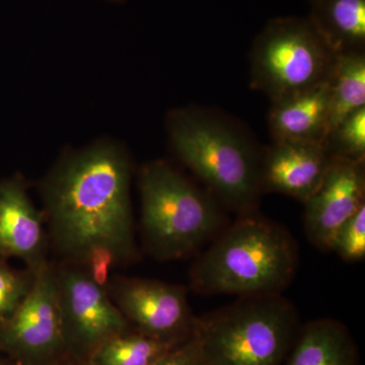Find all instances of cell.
I'll use <instances>...</instances> for the list:
<instances>
[{"label": "cell", "instance_id": "3957f363", "mask_svg": "<svg viewBox=\"0 0 365 365\" xmlns=\"http://www.w3.org/2000/svg\"><path fill=\"white\" fill-rule=\"evenodd\" d=\"M169 132L178 157L218 202L239 215L257 210L262 151L246 131L218 113L190 108L170 114Z\"/></svg>", "mask_w": 365, "mask_h": 365}, {"label": "cell", "instance_id": "44dd1931", "mask_svg": "<svg viewBox=\"0 0 365 365\" xmlns=\"http://www.w3.org/2000/svg\"><path fill=\"white\" fill-rule=\"evenodd\" d=\"M119 265V262L110 250L95 248L86 257L81 268L88 273L91 279L98 287L106 288L110 282V273L113 268Z\"/></svg>", "mask_w": 365, "mask_h": 365}, {"label": "cell", "instance_id": "ac0fdd59", "mask_svg": "<svg viewBox=\"0 0 365 365\" xmlns=\"http://www.w3.org/2000/svg\"><path fill=\"white\" fill-rule=\"evenodd\" d=\"M331 157L365 160V108L343 120L326 137Z\"/></svg>", "mask_w": 365, "mask_h": 365}, {"label": "cell", "instance_id": "d4e9b609", "mask_svg": "<svg viewBox=\"0 0 365 365\" xmlns=\"http://www.w3.org/2000/svg\"><path fill=\"white\" fill-rule=\"evenodd\" d=\"M58 365H71V364H58ZM86 365V364H85Z\"/></svg>", "mask_w": 365, "mask_h": 365}, {"label": "cell", "instance_id": "5bb4252c", "mask_svg": "<svg viewBox=\"0 0 365 365\" xmlns=\"http://www.w3.org/2000/svg\"><path fill=\"white\" fill-rule=\"evenodd\" d=\"M314 30L336 55L365 53V0H309Z\"/></svg>", "mask_w": 365, "mask_h": 365}, {"label": "cell", "instance_id": "2e32d148", "mask_svg": "<svg viewBox=\"0 0 365 365\" xmlns=\"http://www.w3.org/2000/svg\"><path fill=\"white\" fill-rule=\"evenodd\" d=\"M330 86V130L365 108V53L337 55Z\"/></svg>", "mask_w": 365, "mask_h": 365}, {"label": "cell", "instance_id": "8992f818", "mask_svg": "<svg viewBox=\"0 0 365 365\" xmlns=\"http://www.w3.org/2000/svg\"><path fill=\"white\" fill-rule=\"evenodd\" d=\"M336 59L309 19H274L252 47V86L276 102L329 81Z\"/></svg>", "mask_w": 365, "mask_h": 365}, {"label": "cell", "instance_id": "30bf717a", "mask_svg": "<svg viewBox=\"0 0 365 365\" xmlns=\"http://www.w3.org/2000/svg\"><path fill=\"white\" fill-rule=\"evenodd\" d=\"M365 160L332 157L323 182L304 202L307 239L331 251L341 227L365 204Z\"/></svg>", "mask_w": 365, "mask_h": 365}, {"label": "cell", "instance_id": "603a6c76", "mask_svg": "<svg viewBox=\"0 0 365 365\" xmlns=\"http://www.w3.org/2000/svg\"><path fill=\"white\" fill-rule=\"evenodd\" d=\"M109 1H113V2H121V1H123V0H109Z\"/></svg>", "mask_w": 365, "mask_h": 365}, {"label": "cell", "instance_id": "ba28073f", "mask_svg": "<svg viewBox=\"0 0 365 365\" xmlns=\"http://www.w3.org/2000/svg\"><path fill=\"white\" fill-rule=\"evenodd\" d=\"M55 268L66 350L85 355L88 362L98 346L128 332L130 325L107 289L93 282L83 268L68 263Z\"/></svg>", "mask_w": 365, "mask_h": 365}, {"label": "cell", "instance_id": "cb8c5ba5", "mask_svg": "<svg viewBox=\"0 0 365 365\" xmlns=\"http://www.w3.org/2000/svg\"><path fill=\"white\" fill-rule=\"evenodd\" d=\"M0 365H6L2 360H0Z\"/></svg>", "mask_w": 365, "mask_h": 365}, {"label": "cell", "instance_id": "8fae6325", "mask_svg": "<svg viewBox=\"0 0 365 365\" xmlns=\"http://www.w3.org/2000/svg\"><path fill=\"white\" fill-rule=\"evenodd\" d=\"M331 160L323 143L273 141L262 151V192H275L304 203L323 182Z\"/></svg>", "mask_w": 365, "mask_h": 365}, {"label": "cell", "instance_id": "6da1fadb", "mask_svg": "<svg viewBox=\"0 0 365 365\" xmlns=\"http://www.w3.org/2000/svg\"><path fill=\"white\" fill-rule=\"evenodd\" d=\"M123 151L102 144L60 163L44 185L46 215L55 249L66 263L83 265L91 250L106 248L119 264L137 258Z\"/></svg>", "mask_w": 365, "mask_h": 365}, {"label": "cell", "instance_id": "9c48e42d", "mask_svg": "<svg viewBox=\"0 0 365 365\" xmlns=\"http://www.w3.org/2000/svg\"><path fill=\"white\" fill-rule=\"evenodd\" d=\"M107 292L136 332L169 342H182L194 334L197 317L190 307L186 287L114 277Z\"/></svg>", "mask_w": 365, "mask_h": 365}, {"label": "cell", "instance_id": "7402d4cb", "mask_svg": "<svg viewBox=\"0 0 365 365\" xmlns=\"http://www.w3.org/2000/svg\"><path fill=\"white\" fill-rule=\"evenodd\" d=\"M155 365H204L200 342L195 334L173 348Z\"/></svg>", "mask_w": 365, "mask_h": 365}, {"label": "cell", "instance_id": "e0dca14e", "mask_svg": "<svg viewBox=\"0 0 365 365\" xmlns=\"http://www.w3.org/2000/svg\"><path fill=\"white\" fill-rule=\"evenodd\" d=\"M182 342H169L143 334L126 332L98 346L86 365H155Z\"/></svg>", "mask_w": 365, "mask_h": 365}, {"label": "cell", "instance_id": "52a82bcc", "mask_svg": "<svg viewBox=\"0 0 365 365\" xmlns=\"http://www.w3.org/2000/svg\"><path fill=\"white\" fill-rule=\"evenodd\" d=\"M33 273L32 288L0 328V350L20 365L48 364L66 350L56 268L47 261Z\"/></svg>", "mask_w": 365, "mask_h": 365}, {"label": "cell", "instance_id": "d6986e66", "mask_svg": "<svg viewBox=\"0 0 365 365\" xmlns=\"http://www.w3.org/2000/svg\"><path fill=\"white\" fill-rule=\"evenodd\" d=\"M33 282V271L16 270L0 259V328L26 299Z\"/></svg>", "mask_w": 365, "mask_h": 365}, {"label": "cell", "instance_id": "ffe728a7", "mask_svg": "<svg viewBox=\"0 0 365 365\" xmlns=\"http://www.w3.org/2000/svg\"><path fill=\"white\" fill-rule=\"evenodd\" d=\"M346 262L362 261L365 257V204L338 230L332 250Z\"/></svg>", "mask_w": 365, "mask_h": 365}, {"label": "cell", "instance_id": "4fadbf2b", "mask_svg": "<svg viewBox=\"0 0 365 365\" xmlns=\"http://www.w3.org/2000/svg\"><path fill=\"white\" fill-rule=\"evenodd\" d=\"M271 104L268 124L273 141L324 143L330 130L329 81Z\"/></svg>", "mask_w": 365, "mask_h": 365}, {"label": "cell", "instance_id": "9a60e30c", "mask_svg": "<svg viewBox=\"0 0 365 365\" xmlns=\"http://www.w3.org/2000/svg\"><path fill=\"white\" fill-rule=\"evenodd\" d=\"M288 365H359V355L344 324L324 318L304 326Z\"/></svg>", "mask_w": 365, "mask_h": 365}, {"label": "cell", "instance_id": "5b68a950", "mask_svg": "<svg viewBox=\"0 0 365 365\" xmlns=\"http://www.w3.org/2000/svg\"><path fill=\"white\" fill-rule=\"evenodd\" d=\"M299 325L294 304L282 294L240 297L197 317L204 365H281Z\"/></svg>", "mask_w": 365, "mask_h": 365}, {"label": "cell", "instance_id": "7c38bea8", "mask_svg": "<svg viewBox=\"0 0 365 365\" xmlns=\"http://www.w3.org/2000/svg\"><path fill=\"white\" fill-rule=\"evenodd\" d=\"M47 240L43 216L23 182H0V259H21L34 272L48 261Z\"/></svg>", "mask_w": 365, "mask_h": 365}, {"label": "cell", "instance_id": "277c9868", "mask_svg": "<svg viewBox=\"0 0 365 365\" xmlns=\"http://www.w3.org/2000/svg\"><path fill=\"white\" fill-rule=\"evenodd\" d=\"M139 189L144 245L158 260L190 256L225 222L222 204L210 192L197 188L163 160L144 165Z\"/></svg>", "mask_w": 365, "mask_h": 365}, {"label": "cell", "instance_id": "484cf974", "mask_svg": "<svg viewBox=\"0 0 365 365\" xmlns=\"http://www.w3.org/2000/svg\"><path fill=\"white\" fill-rule=\"evenodd\" d=\"M18 365H20V364H18Z\"/></svg>", "mask_w": 365, "mask_h": 365}, {"label": "cell", "instance_id": "7a4b0ae2", "mask_svg": "<svg viewBox=\"0 0 365 365\" xmlns=\"http://www.w3.org/2000/svg\"><path fill=\"white\" fill-rule=\"evenodd\" d=\"M299 262L289 230L255 211L240 215L198 256L190 270V288L205 295L281 294Z\"/></svg>", "mask_w": 365, "mask_h": 365}]
</instances>
